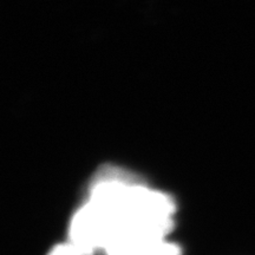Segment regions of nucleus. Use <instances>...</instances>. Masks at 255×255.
I'll use <instances>...</instances> for the list:
<instances>
[{
    "instance_id": "nucleus-1",
    "label": "nucleus",
    "mask_w": 255,
    "mask_h": 255,
    "mask_svg": "<svg viewBox=\"0 0 255 255\" xmlns=\"http://www.w3.org/2000/svg\"><path fill=\"white\" fill-rule=\"evenodd\" d=\"M117 221L103 209L88 201L72 216L69 242L83 255H92L107 246Z\"/></svg>"
},
{
    "instance_id": "nucleus-2",
    "label": "nucleus",
    "mask_w": 255,
    "mask_h": 255,
    "mask_svg": "<svg viewBox=\"0 0 255 255\" xmlns=\"http://www.w3.org/2000/svg\"><path fill=\"white\" fill-rule=\"evenodd\" d=\"M142 255H182L181 248L176 244L164 240L157 242Z\"/></svg>"
},
{
    "instance_id": "nucleus-3",
    "label": "nucleus",
    "mask_w": 255,
    "mask_h": 255,
    "mask_svg": "<svg viewBox=\"0 0 255 255\" xmlns=\"http://www.w3.org/2000/svg\"><path fill=\"white\" fill-rule=\"evenodd\" d=\"M47 255H83L77 248H76L71 242H66V244L57 245L50 251Z\"/></svg>"
}]
</instances>
